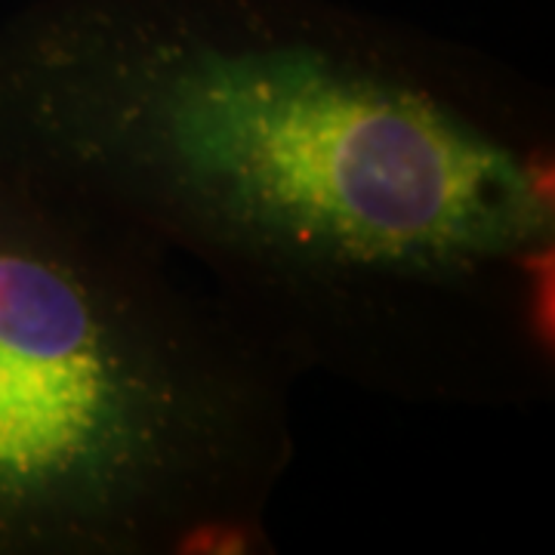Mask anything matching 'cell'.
Here are the masks:
<instances>
[{"label": "cell", "instance_id": "1", "mask_svg": "<svg viewBox=\"0 0 555 555\" xmlns=\"http://www.w3.org/2000/svg\"><path fill=\"white\" fill-rule=\"evenodd\" d=\"M0 160L152 241L297 379L555 392V102L352 0H31Z\"/></svg>", "mask_w": 555, "mask_h": 555}, {"label": "cell", "instance_id": "2", "mask_svg": "<svg viewBox=\"0 0 555 555\" xmlns=\"http://www.w3.org/2000/svg\"><path fill=\"white\" fill-rule=\"evenodd\" d=\"M152 241L0 160V555H269L299 379Z\"/></svg>", "mask_w": 555, "mask_h": 555}]
</instances>
